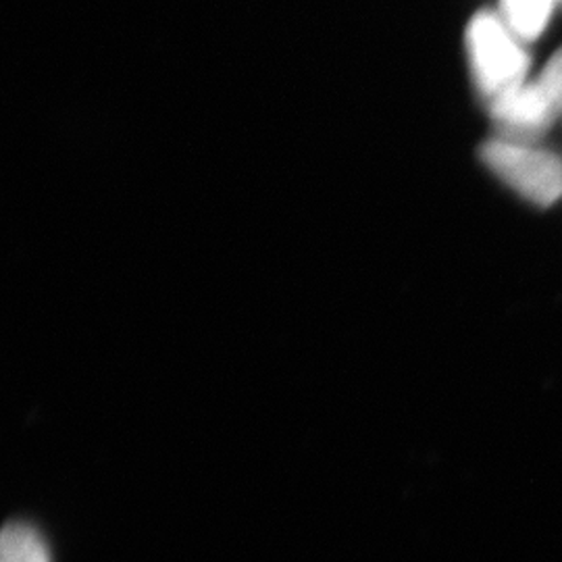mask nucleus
<instances>
[{
  "label": "nucleus",
  "instance_id": "1",
  "mask_svg": "<svg viewBox=\"0 0 562 562\" xmlns=\"http://www.w3.org/2000/svg\"><path fill=\"white\" fill-rule=\"evenodd\" d=\"M519 41L506 21L494 13H480L469 25L473 78L487 106L527 81L529 57Z\"/></svg>",
  "mask_w": 562,
  "mask_h": 562
},
{
  "label": "nucleus",
  "instance_id": "2",
  "mask_svg": "<svg viewBox=\"0 0 562 562\" xmlns=\"http://www.w3.org/2000/svg\"><path fill=\"white\" fill-rule=\"evenodd\" d=\"M485 167L513 192L538 206L562 199V157L540 142L494 138L482 148Z\"/></svg>",
  "mask_w": 562,
  "mask_h": 562
},
{
  "label": "nucleus",
  "instance_id": "3",
  "mask_svg": "<svg viewBox=\"0 0 562 562\" xmlns=\"http://www.w3.org/2000/svg\"><path fill=\"white\" fill-rule=\"evenodd\" d=\"M490 115L498 125V136L510 140L540 142L562 121V50H559L536 80L490 104Z\"/></svg>",
  "mask_w": 562,
  "mask_h": 562
},
{
  "label": "nucleus",
  "instance_id": "4",
  "mask_svg": "<svg viewBox=\"0 0 562 562\" xmlns=\"http://www.w3.org/2000/svg\"><path fill=\"white\" fill-rule=\"evenodd\" d=\"M0 562H50V552L34 527L9 522L0 538Z\"/></svg>",
  "mask_w": 562,
  "mask_h": 562
},
{
  "label": "nucleus",
  "instance_id": "5",
  "mask_svg": "<svg viewBox=\"0 0 562 562\" xmlns=\"http://www.w3.org/2000/svg\"><path fill=\"white\" fill-rule=\"evenodd\" d=\"M557 0H503V20L521 38L536 41L550 20Z\"/></svg>",
  "mask_w": 562,
  "mask_h": 562
}]
</instances>
